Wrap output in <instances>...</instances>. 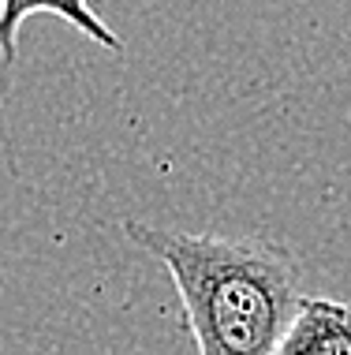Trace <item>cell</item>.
Returning <instances> with one entry per match:
<instances>
[{
	"mask_svg": "<svg viewBox=\"0 0 351 355\" xmlns=\"http://www.w3.org/2000/svg\"><path fill=\"white\" fill-rule=\"evenodd\" d=\"M127 236L165 262L202 355H273L299 311V266L269 239L187 236L127 220Z\"/></svg>",
	"mask_w": 351,
	"mask_h": 355,
	"instance_id": "6da1fadb",
	"label": "cell"
},
{
	"mask_svg": "<svg viewBox=\"0 0 351 355\" xmlns=\"http://www.w3.org/2000/svg\"><path fill=\"white\" fill-rule=\"evenodd\" d=\"M277 355H351V306L303 295Z\"/></svg>",
	"mask_w": 351,
	"mask_h": 355,
	"instance_id": "7a4b0ae2",
	"label": "cell"
},
{
	"mask_svg": "<svg viewBox=\"0 0 351 355\" xmlns=\"http://www.w3.org/2000/svg\"><path fill=\"white\" fill-rule=\"evenodd\" d=\"M34 12H53L60 15L64 23H71L75 31H82L90 42L105 45V49L120 53L123 42L109 31V23L90 8V0H0V60L15 64L19 56V26H23L26 15Z\"/></svg>",
	"mask_w": 351,
	"mask_h": 355,
	"instance_id": "3957f363",
	"label": "cell"
}]
</instances>
